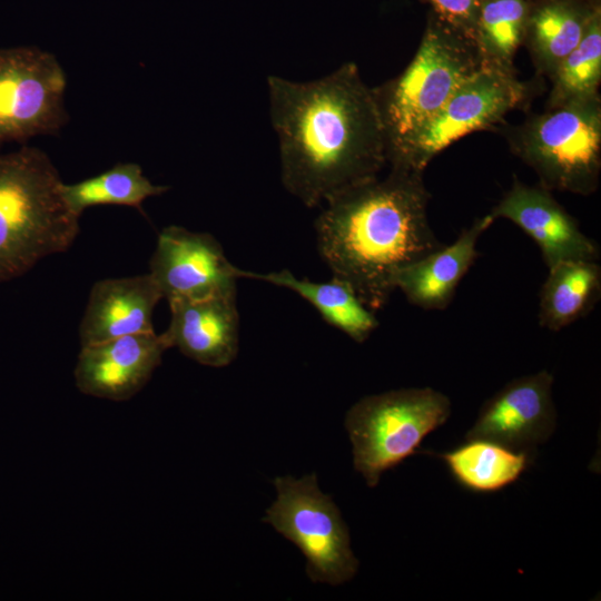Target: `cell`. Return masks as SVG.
I'll return each mask as SVG.
<instances>
[{
    "mask_svg": "<svg viewBox=\"0 0 601 601\" xmlns=\"http://www.w3.org/2000/svg\"><path fill=\"white\" fill-rule=\"evenodd\" d=\"M511 151L533 169L540 186L588 196L601 173L600 95L532 115L506 130Z\"/></svg>",
    "mask_w": 601,
    "mask_h": 601,
    "instance_id": "cell-5",
    "label": "cell"
},
{
    "mask_svg": "<svg viewBox=\"0 0 601 601\" xmlns=\"http://www.w3.org/2000/svg\"><path fill=\"white\" fill-rule=\"evenodd\" d=\"M168 186L152 184L139 164L118 162L106 171L75 184H62V195L78 216L89 207L101 205L129 206L142 211V203L159 196Z\"/></svg>",
    "mask_w": 601,
    "mask_h": 601,
    "instance_id": "cell-21",
    "label": "cell"
},
{
    "mask_svg": "<svg viewBox=\"0 0 601 601\" xmlns=\"http://www.w3.org/2000/svg\"><path fill=\"white\" fill-rule=\"evenodd\" d=\"M168 348L162 334L155 331L81 346L76 386L90 396L127 401L149 382Z\"/></svg>",
    "mask_w": 601,
    "mask_h": 601,
    "instance_id": "cell-13",
    "label": "cell"
},
{
    "mask_svg": "<svg viewBox=\"0 0 601 601\" xmlns=\"http://www.w3.org/2000/svg\"><path fill=\"white\" fill-rule=\"evenodd\" d=\"M451 412V400L432 387L400 388L361 398L344 421L355 471L375 487L387 470L416 453Z\"/></svg>",
    "mask_w": 601,
    "mask_h": 601,
    "instance_id": "cell-6",
    "label": "cell"
},
{
    "mask_svg": "<svg viewBox=\"0 0 601 601\" xmlns=\"http://www.w3.org/2000/svg\"><path fill=\"white\" fill-rule=\"evenodd\" d=\"M430 198L423 171L390 167L327 200L317 216L321 258L373 312L388 303L404 267L443 245L428 221Z\"/></svg>",
    "mask_w": 601,
    "mask_h": 601,
    "instance_id": "cell-2",
    "label": "cell"
},
{
    "mask_svg": "<svg viewBox=\"0 0 601 601\" xmlns=\"http://www.w3.org/2000/svg\"><path fill=\"white\" fill-rule=\"evenodd\" d=\"M598 6L569 0H548L530 10L523 43L539 73L551 78L564 58L580 43Z\"/></svg>",
    "mask_w": 601,
    "mask_h": 601,
    "instance_id": "cell-18",
    "label": "cell"
},
{
    "mask_svg": "<svg viewBox=\"0 0 601 601\" xmlns=\"http://www.w3.org/2000/svg\"><path fill=\"white\" fill-rule=\"evenodd\" d=\"M546 107L599 95L601 81V12L598 8L580 43L559 65L552 77Z\"/></svg>",
    "mask_w": 601,
    "mask_h": 601,
    "instance_id": "cell-23",
    "label": "cell"
},
{
    "mask_svg": "<svg viewBox=\"0 0 601 601\" xmlns=\"http://www.w3.org/2000/svg\"><path fill=\"white\" fill-rule=\"evenodd\" d=\"M482 65L474 43L432 14L406 68L372 87L386 157L431 119Z\"/></svg>",
    "mask_w": 601,
    "mask_h": 601,
    "instance_id": "cell-4",
    "label": "cell"
},
{
    "mask_svg": "<svg viewBox=\"0 0 601 601\" xmlns=\"http://www.w3.org/2000/svg\"><path fill=\"white\" fill-rule=\"evenodd\" d=\"M62 184L39 148L0 155V284L68 250L76 240L80 216L66 203Z\"/></svg>",
    "mask_w": 601,
    "mask_h": 601,
    "instance_id": "cell-3",
    "label": "cell"
},
{
    "mask_svg": "<svg viewBox=\"0 0 601 601\" xmlns=\"http://www.w3.org/2000/svg\"><path fill=\"white\" fill-rule=\"evenodd\" d=\"M274 486L276 500L263 521L304 554L308 579L333 587L351 581L359 562L349 531L338 506L319 489L316 474L278 476Z\"/></svg>",
    "mask_w": 601,
    "mask_h": 601,
    "instance_id": "cell-7",
    "label": "cell"
},
{
    "mask_svg": "<svg viewBox=\"0 0 601 601\" xmlns=\"http://www.w3.org/2000/svg\"><path fill=\"white\" fill-rule=\"evenodd\" d=\"M149 274L167 302L235 290L243 278V269L229 262L211 234L177 225L158 234Z\"/></svg>",
    "mask_w": 601,
    "mask_h": 601,
    "instance_id": "cell-10",
    "label": "cell"
},
{
    "mask_svg": "<svg viewBox=\"0 0 601 601\" xmlns=\"http://www.w3.org/2000/svg\"><path fill=\"white\" fill-rule=\"evenodd\" d=\"M494 221L487 213L462 230L452 244L442 245L404 267L396 277V290H401L408 303L425 311L445 309L479 257L480 237Z\"/></svg>",
    "mask_w": 601,
    "mask_h": 601,
    "instance_id": "cell-16",
    "label": "cell"
},
{
    "mask_svg": "<svg viewBox=\"0 0 601 601\" xmlns=\"http://www.w3.org/2000/svg\"><path fill=\"white\" fill-rule=\"evenodd\" d=\"M66 87L53 53L32 46L0 48V145L58 134L69 119Z\"/></svg>",
    "mask_w": 601,
    "mask_h": 601,
    "instance_id": "cell-9",
    "label": "cell"
},
{
    "mask_svg": "<svg viewBox=\"0 0 601 601\" xmlns=\"http://www.w3.org/2000/svg\"><path fill=\"white\" fill-rule=\"evenodd\" d=\"M433 16L472 42L479 11L483 0H425Z\"/></svg>",
    "mask_w": 601,
    "mask_h": 601,
    "instance_id": "cell-24",
    "label": "cell"
},
{
    "mask_svg": "<svg viewBox=\"0 0 601 601\" xmlns=\"http://www.w3.org/2000/svg\"><path fill=\"white\" fill-rule=\"evenodd\" d=\"M439 456L457 483L479 493L496 492L514 483L534 459L533 453L485 440H469Z\"/></svg>",
    "mask_w": 601,
    "mask_h": 601,
    "instance_id": "cell-20",
    "label": "cell"
},
{
    "mask_svg": "<svg viewBox=\"0 0 601 601\" xmlns=\"http://www.w3.org/2000/svg\"><path fill=\"white\" fill-rule=\"evenodd\" d=\"M553 383L546 370L512 380L482 405L465 440H485L535 454L556 428Z\"/></svg>",
    "mask_w": 601,
    "mask_h": 601,
    "instance_id": "cell-11",
    "label": "cell"
},
{
    "mask_svg": "<svg viewBox=\"0 0 601 601\" xmlns=\"http://www.w3.org/2000/svg\"><path fill=\"white\" fill-rule=\"evenodd\" d=\"M529 87L515 69L483 63L441 109L387 156L388 167L423 171L431 160L467 134L491 128L524 104Z\"/></svg>",
    "mask_w": 601,
    "mask_h": 601,
    "instance_id": "cell-8",
    "label": "cell"
},
{
    "mask_svg": "<svg viewBox=\"0 0 601 601\" xmlns=\"http://www.w3.org/2000/svg\"><path fill=\"white\" fill-rule=\"evenodd\" d=\"M528 0H483L473 43L483 63L514 69L530 14Z\"/></svg>",
    "mask_w": 601,
    "mask_h": 601,
    "instance_id": "cell-22",
    "label": "cell"
},
{
    "mask_svg": "<svg viewBox=\"0 0 601 601\" xmlns=\"http://www.w3.org/2000/svg\"><path fill=\"white\" fill-rule=\"evenodd\" d=\"M170 323L161 333L169 348L210 367L229 365L239 349L237 289L168 302Z\"/></svg>",
    "mask_w": 601,
    "mask_h": 601,
    "instance_id": "cell-14",
    "label": "cell"
},
{
    "mask_svg": "<svg viewBox=\"0 0 601 601\" xmlns=\"http://www.w3.org/2000/svg\"><path fill=\"white\" fill-rule=\"evenodd\" d=\"M539 299V324L558 332L584 317L601 296L597 260H564L548 269Z\"/></svg>",
    "mask_w": 601,
    "mask_h": 601,
    "instance_id": "cell-19",
    "label": "cell"
},
{
    "mask_svg": "<svg viewBox=\"0 0 601 601\" xmlns=\"http://www.w3.org/2000/svg\"><path fill=\"white\" fill-rule=\"evenodd\" d=\"M283 187L317 207L387 166L372 87L353 61L311 81L267 77Z\"/></svg>",
    "mask_w": 601,
    "mask_h": 601,
    "instance_id": "cell-1",
    "label": "cell"
},
{
    "mask_svg": "<svg viewBox=\"0 0 601 601\" xmlns=\"http://www.w3.org/2000/svg\"><path fill=\"white\" fill-rule=\"evenodd\" d=\"M161 298L149 273L96 282L79 326L81 346L154 332L152 314Z\"/></svg>",
    "mask_w": 601,
    "mask_h": 601,
    "instance_id": "cell-15",
    "label": "cell"
},
{
    "mask_svg": "<svg viewBox=\"0 0 601 601\" xmlns=\"http://www.w3.org/2000/svg\"><path fill=\"white\" fill-rule=\"evenodd\" d=\"M569 1H575V2H581V3H584L583 1L584 0H569ZM589 1V0H588ZM587 4V3H585Z\"/></svg>",
    "mask_w": 601,
    "mask_h": 601,
    "instance_id": "cell-25",
    "label": "cell"
},
{
    "mask_svg": "<svg viewBox=\"0 0 601 601\" xmlns=\"http://www.w3.org/2000/svg\"><path fill=\"white\" fill-rule=\"evenodd\" d=\"M242 277L263 280L296 293L308 302L327 324L354 342H365L378 326L375 312L339 278L332 276L329 282H313L298 278L287 269L270 273L243 270Z\"/></svg>",
    "mask_w": 601,
    "mask_h": 601,
    "instance_id": "cell-17",
    "label": "cell"
},
{
    "mask_svg": "<svg viewBox=\"0 0 601 601\" xmlns=\"http://www.w3.org/2000/svg\"><path fill=\"white\" fill-rule=\"evenodd\" d=\"M496 220L515 224L538 245L546 268L564 260H598L599 245L587 236L577 219L542 186H529L516 177L489 211Z\"/></svg>",
    "mask_w": 601,
    "mask_h": 601,
    "instance_id": "cell-12",
    "label": "cell"
}]
</instances>
